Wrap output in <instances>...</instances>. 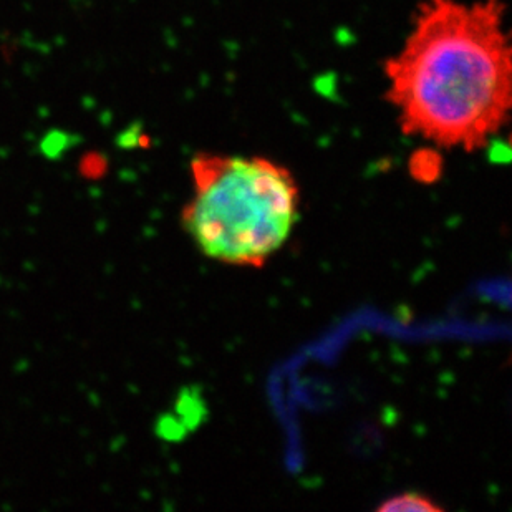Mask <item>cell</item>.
<instances>
[{
  "instance_id": "6da1fadb",
  "label": "cell",
  "mask_w": 512,
  "mask_h": 512,
  "mask_svg": "<svg viewBox=\"0 0 512 512\" xmlns=\"http://www.w3.org/2000/svg\"><path fill=\"white\" fill-rule=\"evenodd\" d=\"M503 0H421L383 63L385 100L403 135L476 153L512 110V49Z\"/></svg>"
},
{
  "instance_id": "7a4b0ae2",
  "label": "cell",
  "mask_w": 512,
  "mask_h": 512,
  "mask_svg": "<svg viewBox=\"0 0 512 512\" xmlns=\"http://www.w3.org/2000/svg\"><path fill=\"white\" fill-rule=\"evenodd\" d=\"M191 179L183 228L213 261L261 269L299 223L297 179L271 158L201 153L191 161Z\"/></svg>"
},
{
  "instance_id": "3957f363",
  "label": "cell",
  "mask_w": 512,
  "mask_h": 512,
  "mask_svg": "<svg viewBox=\"0 0 512 512\" xmlns=\"http://www.w3.org/2000/svg\"><path fill=\"white\" fill-rule=\"evenodd\" d=\"M380 512H441L443 508L421 493H403L388 499L382 506H378Z\"/></svg>"
},
{
  "instance_id": "277c9868",
  "label": "cell",
  "mask_w": 512,
  "mask_h": 512,
  "mask_svg": "<svg viewBox=\"0 0 512 512\" xmlns=\"http://www.w3.org/2000/svg\"><path fill=\"white\" fill-rule=\"evenodd\" d=\"M410 170L420 181H433L441 173V158L433 146H426L411 158Z\"/></svg>"
}]
</instances>
